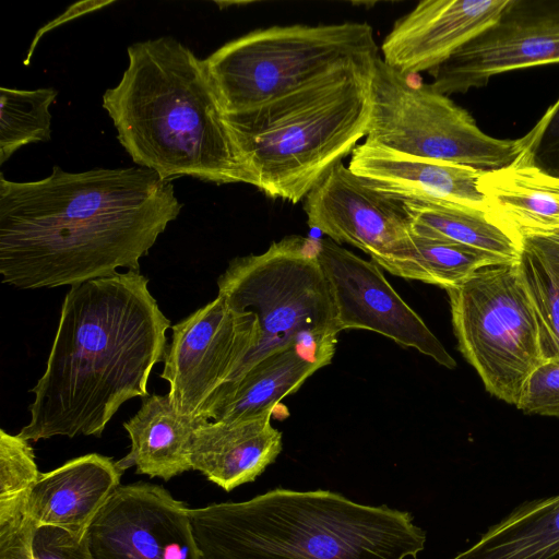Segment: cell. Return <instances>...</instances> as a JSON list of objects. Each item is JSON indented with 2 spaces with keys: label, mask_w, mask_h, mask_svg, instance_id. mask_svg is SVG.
<instances>
[{
  "label": "cell",
  "mask_w": 559,
  "mask_h": 559,
  "mask_svg": "<svg viewBox=\"0 0 559 559\" xmlns=\"http://www.w3.org/2000/svg\"><path fill=\"white\" fill-rule=\"evenodd\" d=\"M182 209L169 180L140 166L69 173L37 181L0 174L1 282L20 289L72 286L140 271Z\"/></svg>",
  "instance_id": "cell-1"
},
{
  "label": "cell",
  "mask_w": 559,
  "mask_h": 559,
  "mask_svg": "<svg viewBox=\"0 0 559 559\" xmlns=\"http://www.w3.org/2000/svg\"><path fill=\"white\" fill-rule=\"evenodd\" d=\"M169 328L140 271L70 286L46 369L29 390L31 419L17 435L35 442L100 437L123 403L148 396L150 374L164 361Z\"/></svg>",
  "instance_id": "cell-2"
},
{
  "label": "cell",
  "mask_w": 559,
  "mask_h": 559,
  "mask_svg": "<svg viewBox=\"0 0 559 559\" xmlns=\"http://www.w3.org/2000/svg\"><path fill=\"white\" fill-rule=\"evenodd\" d=\"M128 58L103 107L132 160L163 180L252 186L202 60L170 36L129 46Z\"/></svg>",
  "instance_id": "cell-3"
},
{
  "label": "cell",
  "mask_w": 559,
  "mask_h": 559,
  "mask_svg": "<svg viewBox=\"0 0 559 559\" xmlns=\"http://www.w3.org/2000/svg\"><path fill=\"white\" fill-rule=\"evenodd\" d=\"M188 512L202 559H406L426 543L411 513L323 489L276 488Z\"/></svg>",
  "instance_id": "cell-4"
},
{
  "label": "cell",
  "mask_w": 559,
  "mask_h": 559,
  "mask_svg": "<svg viewBox=\"0 0 559 559\" xmlns=\"http://www.w3.org/2000/svg\"><path fill=\"white\" fill-rule=\"evenodd\" d=\"M372 68L342 70L249 110L224 114L252 186L296 204L352 154L370 120Z\"/></svg>",
  "instance_id": "cell-5"
},
{
  "label": "cell",
  "mask_w": 559,
  "mask_h": 559,
  "mask_svg": "<svg viewBox=\"0 0 559 559\" xmlns=\"http://www.w3.org/2000/svg\"><path fill=\"white\" fill-rule=\"evenodd\" d=\"M317 242L285 237L260 254L233 259L218 277V295L236 310L254 313L259 326L255 348L227 383L289 347L319 369L331 362L341 331Z\"/></svg>",
  "instance_id": "cell-6"
},
{
  "label": "cell",
  "mask_w": 559,
  "mask_h": 559,
  "mask_svg": "<svg viewBox=\"0 0 559 559\" xmlns=\"http://www.w3.org/2000/svg\"><path fill=\"white\" fill-rule=\"evenodd\" d=\"M379 47L366 22L252 31L203 59L224 114L282 97L338 71L371 66Z\"/></svg>",
  "instance_id": "cell-7"
},
{
  "label": "cell",
  "mask_w": 559,
  "mask_h": 559,
  "mask_svg": "<svg viewBox=\"0 0 559 559\" xmlns=\"http://www.w3.org/2000/svg\"><path fill=\"white\" fill-rule=\"evenodd\" d=\"M413 76L376 59L365 143L485 171L506 167L521 154L520 139L489 136L468 111Z\"/></svg>",
  "instance_id": "cell-8"
},
{
  "label": "cell",
  "mask_w": 559,
  "mask_h": 559,
  "mask_svg": "<svg viewBox=\"0 0 559 559\" xmlns=\"http://www.w3.org/2000/svg\"><path fill=\"white\" fill-rule=\"evenodd\" d=\"M457 348L492 396L516 405L543 362L535 314L515 263L488 265L445 290Z\"/></svg>",
  "instance_id": "cell-9"
},
{
  "label": "cell",
  "mask_w": 559,
  "mask_h": 559,
  "mask_svg": "<svg viewBox=\"0 0 559 559\" xmlns=\"http://www.w3.org/2000/svg\"><path fill=\"white\" fill-rule=\"evenodd\" d=\"M160 378L181 415L202 417L259 342L257 317L233 308L224 297L199 308L171 328Z\"/></svg>",
  "instance_id": "cell-10"
},
{
  "label": "cell",
  "mask_w": 559,
  "mask_h": 559,
  "mask_svg": "<svg viewBox=\"0 0 559 559\" xmlns=\"http://www.w3.org/2000/svg\"><path fill=\"white\" fill-rule=\"evenodd\" d=\"M559 63V0H509L497 21L429 74L443 95L485 86L498 74Z\"/></svg>",
  "instance_id": "cell-11"
},
{
  "label": "cell",
  "mask_w": 559,
  "mask_h": 559,
  "mask_svg": "<svg viewBox=\"0 0 559 559\" xmlns=\"http://www.w3.org/2000/svg\"><path fill=\"white\" fill-rule=\"evenodd\" d=\"M188 510L159 485L119 486L85 532L92 559H202Z\"/></svg>",
  "instance_id": "cell-12"
},
{
  "label": "cell",
  "mask_w": 559,
  "mask_h": 559,
  "mask_svg": "<svg viewBox=\"0 0 559 559\" xmlns=\"http://www.w3.org/2000/svg\"><path fill=\"white\" fill-rule=\"evenodd\" d=\"M330 285L340 331L368 330L454 369L456 362L424 320L394 290L373 261L365 260L331 239L317 242Z\"/></svg>",
  "instance_id": "cell-13"
},
{
  "label": "cell",
  "mask_w": 559,
  "mask_h": 559,
  "mask_svg": "<svg viewBox=\"0 0 559 559\" xmlns=\"http://www.w3.org/2000/svg\"><path fill=\"white\" fill-rule=\"evenodd\" d=\"M307 223L337 243H348L386 270L406 248L412 223L401 198L370 187L343 162L304 199Z\"/></svg>",
  "instance_id": "cell-14"
},
{
  "label": "cell",
  "mask_w": 559,
  "mask_h": 559,
  "mask_svg": "<svg viewBox=\"0 0 559 559\" xmlns=\"http://www.w3.org/2000/svg\"><path fill=\"white\" fill-rule=\"evenodd\" d=\"M509 0H426L400 17L381 45L382 60L405 75L430 73L491 26Z\"/></svg>",
  "instance_id": "cell-15"
},
{
  "label": "cell",
  "mask_w": 559,
  "mask_h": 559,
  "mask_svg": "<svg viewBox=\"0 0 559 559\" xmlns=\"http://www.w3.org/2000/svg\"><path fill=\"white\" fill-rule=\"evenodd\" d=\"M348 168L370 187L401 199L451 203L485 212L479 191L485 170L409 156L365 142L353 151Z\"/></svg>",
  "instance_id": "cell-16"
},
{
  "label": "cell",
  "mask_w": 559,
  "mask_h": 559,
  "mask_svg": "<svg viewBox=\"0 0 559 559\" xmlns=\"http://www.w3.org/2000/svg\"><path fill=\"white\" fill-rule=\"evenodd\" d=\"M273 411L234 420H203L190 450L191 468L226 491L253 481L283 449Z\"/></svg>",
  "instance_id": "cell-17"
},
{
  "label": "cell",
  "mask_w": 559,
  "mask_h": 559,
  "mask_svg": "<svg viewBox=\"0 0 559 559\" xmlns=\"http://www.w3.org/2000/svg\"><path fill=\"white\" fill-rule=\"evenodd\" d=\"M123 471L111 457L90 453L40 473L26 511L35 526H56L84 535L120 485Z\"/></svg>",
  "instance_id": "cell-18"
},
{
  "label": "cell",
  "mask_w": 559,
  "mask_h": 559,
  "mask_svg": "<svg viewBox=\"0 0 559 559\" xmlns=\"http://www.w3.org/2000/svg\"><path fill=\"white\" fill-rule=\"evenodd\" d=\"M490 222L521 243L530 235L559 231V179L519 157L479 180Z\"/></svg>",
  "instance_id": "cell-19"
},
{
  "label": "cell",
  "mask_w": 559,
  "mask_h": 559,
  "mask_svg": "<svg viewBox=\"0 0 559 559\" xmlns=\"http://www.w3.org/2000/svg\"><path fill=\"white\" fill-rule=\"evenodd\" d=\"M205 418L179 414L167 395L151 394L142 406L123 423L131 441L129 453L117 461L124 472L131 466L136 474L169 480L191 468L193 433Z\"/></svg>",
  "instance_id": "cell-20"
},
{
  "label": "cell",
  "mask_w": 559,
  "mask_h": 559,
  "mask_svg": "<svg viewBox=\"0 0 559 559\" xmlns=\"http://www.w3.org/2000/svg\"><path fill=\"white\" fill-rule=\"evenodd\" d=\"M318 369L293 347L271 353L236 381L224 385L202 417L234 420L273 411L282 399L295 393Z\"/></svg>",
  "instance_id": "cell-21"
},
{
  "label": "cell",
  "mask_w": 559,
  "mask_h": 559,
  "mask_svg": "<svg viewBox=\"0 0 559 559\" xmlns=\"http://www.w3.org/2000/svg\"><path fill=\"white\" fill-rule=\"evenodd\" d=\"M450 559H559V493L520 503Z\"/></svg>",
  "instance_id": "cell-22"
},
{
  "label": "cell",
  "mask_w": 559,
  "mask_h": 559,
  "mask_svg": "<svg viewBox=\"0 0 559 559\" xmlns=\"http://www.w3.org/2000/svg\"><path fill=\"white\" fill-rule=\"evenodd\" d=\"M402 200L413 231L475 249L499 264L518 261L521 243L490 222L484 211L451 203Z\"/></svg>",
  "instance_id": "cell-23"
},
{
  "label": "cell",
  "mask_w": 559,
  "mask_h": 559,
  "mask_svg": "<svg viewBox=\"0 0 559 559\" xmlns=\"http://www.w3.org/2000/svg\"><path fill=\"white\" fill-rule=\"evenodd\" d=\"M515 266L535 314L543 361L559 360V231L522 238Z\"/></svg>",
  "instance_id": "cell-24"
},
{
  "label": "cell",
  "mask_w": 559,
  "mask_h": 559,
  "mask_svg": "<svg viewBox=\"0 0 559 559\" xmlns=\"http://www.w3.org/2000/svg\"><path fill=\"white\" fill-rule=\"evenodd\" d=\"M498 264L480 251L411 229L405 250L386 271L395 276L421 281L447 290L462 284L481 267Z\"/></svg>",
  "instance_id": "cell-25"
},
{
  "label": "cell",
  "mask_w": 559,
  "mask_h": 559,
  "mask_svg": "<svg viewBox=\"0 0 559 559\" xmlns=\"http://www.w3.org/2000/svg\"><path fill=\"white\" fill-rule=\"evenodd\" d=\"M50 87L33 91L0 88V164L23 145L47 142L51 136L50 105L57 96Z\"/></svg>",
  "instance_id": "cell-26"
},
{
  "label": "cell",
  "mask_w": 559,
  "mask_h": 559,
  "mask_svg": "<svg viewBox=\"0 0 559 559\" xmlns=\"http://www.w3.org/2000/svg\"><path fill=\"white\" fill-rule=\"evenodd\" d=\"M39 475L29 441L1 429L0 519L27 513V499Z\"/></svg>",
  "instance_id": "cell-27"
},
{
  "label": "cell",
  "mask_w": 559,
  "mask_h": 559,
  "mask_svg": "<svg viewBox=\"0 0 559 559\" xmlns=\"http://www.w3.org/2000/svg\"><path fill=\"white\" fill-rule=\"evenodd\" d=\"M520 140L522 152L518 157L559 179V98Z\"/></svg>",
  "instance_id": "cell-28"
},
{
  "label": "cell",
  "mask_w": 559,
  "mask_h": 559,
  "mask_svg": "<svg viewBox=\"0 0 559 559\" xmlns=\"http://www.w3.org/2000/svg\"><path fill=\"white\" fill-rule=\"evenodd\" d=\"M515 407L525 414L559 417V360L543 361L528 374Z\"/></svg>",
  "instance_id": "cell-29"
},
{
  "label": "cell",
  "mask_w": 559,
  "mask_h": 559,
  "mask_svg": "<svg viewBox=\"0 0 559 559\" xmlns=\"http://www.w3.org/2000/svg\"><path fill=\"white\" fill-rule=\"evenodd\" d=\"M34 559H92L85 534L56 526H36L32 535Z\"/></svg>",
  "instance_id": "cell-30"
},
{
  "label": "cell",
  "mask_w": 559,
  "mask_h": 559,
  "mask_svg": "<svg viewBox=\"0 0 559 559\" xmlns=\"http://www.w3.org/2000/svg\"><path fill=\"white\" fill-rule=\"evenodd\" d=\"M35 527L27 514L0 520V559H34L32 535Z\"/></svg>",
  "instance_id": "cell-31"
}]
</instances>
